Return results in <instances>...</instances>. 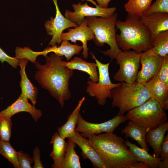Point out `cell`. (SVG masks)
I'll return each mask as SVG.
<instances>
[{"label": "cell", "mask_w": 168, "mask_h": 168, "mask_svg": "<svg viewBox=\"0 0 168 168\" xmlns=\"http://www.w3.org/2000/svg\"><path fill=\"white\" fill-rule=\"evenodd\" d=\"M62 58L55 54L46 57V62L41 65L36 61L34 63L37 69L35 78L39 84L47 90L57 100L61 107L71 96L69 81L73 74V70L63 64Z\"/></svg>", "instance_id": "1"}, {"label": "cell", "mask_w": 168, "mask_h": 168, "mask_svg": "<svg viewBox=\"0 0 168 168\" xmlns=\"http://www.w3.org/2000/svg\"><path fill=\"white\" fill-rule=\"evenodd\" d=\"M88 138L103 161L111 168H149L138 161L125 141L113 132L93 135Z\"/></svg>", "instance_id": "2"}, {"label": "cell", "mask_w": 168, "mask_h": 168, "mask_svg": "<svg viewBox=\"0 0 168 168\" xmlns=\"http://www.w3.org/2000/svg\"><path fill=\"white\" fill-rule=\"evenodd\" d=\"M140 17L128 14L125 21H117L116 27L120 33L116 34V40L122 51L132 49L140 54L151 49L150 32L141 21Z\"/></svg>", "instance_id": "3"}, {"label": "cell", "mask_w": 168, "mask_h": 168, "mask_svg": "<svg viewBox=\"0 0 168 168\" xmlns=\"http://www.w3.org/2000/svg\"><path fill=\"white\" fill-rule=\"evenodd\" d=\"M87 25L92 29L94 37L93 40L98 47H102L108 44L110 49L100 52L112 59L115 58L122 51L117 44L115 35L117 31L116 23L118 14L114 13L107 17L90 16L86 17Z\"/></svg>", "instance_id": "4"}, {"label": "cell", "mask_w": 168, "mask_h": 168, "mask_svg": "<svg viewBox=\"0 0 168 168\" xmlns=\"http://www.w3.org/2000/svg\"><path fill=\"white\" fill-rule=\"evenodd\" d=\"M111 93L112 107L118 108V114L120 115L142 105L151 97L147 87L136 81L131 84L121 82Z\"/></svg>", "instance_id": "5"}, {"label": "cell", "mask_w": 168, "mask_h": 168, "mask_svg": "<svg viewBox=\"0 0 168 168\" xmlns=\"http://www.w3.org/2000/svg\"><path fill=\"white\" fill-rule=\"evenodd\" d=\"M127 119L147 130L155 128L167 122L166 110L154 99L150 97L142 105L128 111Z\"/></svg>", "instance_id": "6"}, {"label": "cell", "mask_w": 168, "mask_h": 168, "mask_svg": "<svg viewBox=\"0 0 168 168\" xmlns=\"http://www.w3.org/2000/svg\"><path fill=\"white\" fill-rule=\"evenodd\" d=\"M91 54L97 65L99 81L97 82H93L91 80L88 81L86 91L91 96L95 97L99 105L103 106L106 104L108 98L112 99V89L120 86L121 82H111L109 73L110 62L106 64L103 63L99 61L93 54L91 53Z\"/></svg>", "instance_id": "7"}, {"label": "cell", "mask_w": 168, "mask_h": 168, "mask_svg": "<svg viewBox=\"0 0 168 168\" xmlns=\"http://www.w3.org/2000/svg\"><path fill=\"white\" fill-rule=\"evenodd\" d=\"M140 54L135 51H121L115 59L119 66L114 76L115 80L120 82L133 83L136 81L140 66Z\"/></svg>", "instance_id": "8"}, {"label": "cell", "mask_w": 168, "mask_h": 168, "mask_svg": "<svg viewBox=\"0 0 168 168\" xmlns=\"http://www.w3.org/2000/svg\"><path fill=\"white\" fill-rule=\"evenodd\" d=\"M89 1L96 6L95 7L89 6L87 2L82 4L81 2L73 4L72 7L74 10L73 12L66 10L65 17L73 22L80 26L85 18L90 16H99L107 17L113 15L116 11V7L104 8L100 7L93 0H82Z\"/></svg>", "instance_id": "9"}, {"label": "cell", "mask_w": 168, "mask_h": 168, "mask_svg": "<svg viewBox=\"0 0 168 168\" xmlns=\"http://www.w3.org/2000/svg\"><path fill=\"white\" fill-rule=\"evenodd\" d=\"M127 120L124 115L118 114L106 122L99 124L93 123L85 120L80 114L75 131L82 136L88 138L92 135L102 133H113L120 124Z\"/></svg>", "instance_id": "10"}, {"label": "cell", "mask_w": 168, "mask_h": 168, "mask_svg": "<svg viewBox=\"0 0 168 168\" xmlns=\"http://www.w3.org/2000/svg\"><path fill=\"white\" fill-rule=\"evenodd\" d=\"M164 57L155 53L151 49L140 54L141 70L138 71L136 81L145 84L158 73Z\"/></svg>", "instance_id": "11"}, {"label": "cell", "mask_w": 168, "mask_h": 168, "mask_svg": "<svg viewBox=\"0 0 168 168\" xmlns=\"http://www.w3.org/2000/svg\"><path fill=\"white\" fill-rule=\"evenodd\" d=\"M55 6L56 14L55 18L50 17V20L46 21L44 26L47 34L52 36L49 45H53L58 44V46L62 42L61 36L63 31L70 27L78 26L64 17L61 13L58 6L57 0H52Z\"/></svg>", "instance_id": "12"}, {"label": "cell", "mask_w": 168, "mask_h": 168, "mask_svg": "<svg viewBox=\"0 0 168 168\" xmlns=\"http://www.w3.org/2000/svg\"><path fill=\"white\" fill-rule=\"evenodd\" d=\"M68 31L62 33L61 36L62 41L63 40H70L75 43L77 41H81L82 44L83 58L86 59L88 57V49L87 42L93 40L94 37V32L91 28L87 24L85 18L82 24L74 29H68Z\"/></svg>", "instance_id": "13"}, {"label": "cell", "mask_w": 168, "mask_h": 168, "mask_svg": "<svg viewBox=\"0 0 168 168\" xmlns=\"http://www.w3.org/2000/svg\"><path fill=\"white\" fill-rule=\"evenodd\" d=\"M68 138L79 146L82 150L81 154L82 157L90 160L94 168H111L103 161L88 139L82 136L75 131Z\"/></svg>", "instance_id": "14"}, {"label": "cell", "mask_w": 168, "mask_h": 168, "mask_svg": "<svg viewBox=\"0 0 168 168\" xmlns=\"http://www.w3.org/2000/svg\"><path fill=\"white\" fill-rule=\"evenodd\" d=\"M22 112L30 113L35 122L42 115V112L40 110L36 109L35 106L28 102V99L20 95L17 100L12 105L0 112V118H11L15 114Z\"/></svg>", "instance_id": "15"}, {"label": "cell", "mask_w": 168, "mask_h": 168, "mask_svg": "<svg viewBox=\"0 0 168 168\" xmlns=\"http://www.w3.org/2000/svg\"><path fill=\"white\" fill-rule=\"evenodd\" d=\"M142 23L150 30L151 42L161 32L168 30V13H155L140 17Z\"/></svg>", "instance_id": "16"}, {"label": "cell", "mask_w": 168, "mask_h": 168, "mask_svg": "<svg viewBox=\"0 0 168 168\" xmlns=\"http://www.w3.org/2000/svg\"><path fill=\"white\" fill-rule=\"evenodd\" d=\"M151 97L156 100L165 110L168 109V86L161 81L157 74L144 85Z\"/></svg>", "instance_id": "17"}, {"label": "cell", "mask_w": 168, "mask_h": 168, "mask_svg": "<svg viewBox=\"0 0 168 168\" xmlns=\"http://www.w3.org/2000/svg\"><path fill=\"white\" fill-rule=\"evenodd\" d=\"M28 61L26 58H21L19 59L18 63V65L21 68L19 72L21 77L20 83L21 89L20 95L26 99L30 100L32 105L35 106L36 104L38 91L37 87L30 81L25 72V68Z\"/></svg>", "instance_id": "18"}, {"label": "cell", "mask_w": 168, "mask_h": 168, "mask_svg": "<svg viewBox=\"0 0 168 168\" xmlns=\"http://www.w3.org/2000/svg\"><path fill=\"white\" fill-rule=\"evenodd\" d=\"M61 43L58 47L56 44L48 47L43 51L37 52V54L38 56L43 55L46 57L48 53L54 52L61 57L64 56L68 61L75 54H79L83 49L82 45L72 44L67 40H63Z\"/></svg>", "instance_id": "19"}, {"label": "cell", "mask_w": 168, "mask_h": 168, "mask_svg": "<svg viewBox=\"0 0 168 168\" xmlns=\"http://www.w3.org/2000/svg\"><path fill=\"white\" fill-rule=\"evenodd\" d=\"M63 64L71 70H77L87 73L91 80L94 82L99 81L97 67L96 63L88 62L78 57H75L70 61H63Z\"/></svg>", "instance_id": "20"}, {"label": "cell", "mask_w": 168, "mask_h": 168, "mask_svg": "<svg viewBox=\"0 0 168 168\" xmlns=\"http://www.w3.org/2000/svg\"><path fill=\"white\" fill-rule=\"evenodd\" d=\"M168 130L167 121L155 128L149 129L147 133L146 142L153 149L154 154L156 157L160 156L161 146Z\"/></svg>", "instance_id": "21"}, {"label": "cell", "mask_w": 168, "mask_h": 168, "mask_svg": "<svg viewBox=\"0 0 168 168\" xmlns=\"http://www.w3.org/2000/svg\"><path fill=\"white\" fill-rule=\"evenodd\" d=\"M65 139L61 137L57 132L52 137L50 143L53 145V150L49 155L54 160L53 168H61L66 149L67 142Z\"/></svg>", "instance_id": "22"}, {"label": "cell", "mask_w": 168, "mask_h": 168, "mask_svg": "<svg viewBox=\"0 0 168 168\" xmlns=\"http://www.w3.org/2000/svg\"><path fill=\"white\" fill-rule=\"evenodd\" d=\"M147 130L145 128L130 121L121 131L126 137H129L136 141L141 147L148 152L149 148L146 141Z\"/></svg>", "instance_id": "23"}, {"label": "cell", "mask_w": 168, "mask_h": 168, "mask_svg": "<svg viewBox=\"0 0 168 168\" xmlns=\"http://www.w3.org/2000/svg\"><path fill=\"white\" fill-rule=\"evenodd\" d=\"M129 149L138 162L143 163L149 168H157L161 161L160 157L153 156L148 152L139 147L128 140L125 141Z\"/></svg>", "instance_id": "24"}, {"label": "cell", "mask_w": 168, "mask_h": 168, "mask_svg": "<svg viewBox=\"0 0 168 168\" xmlns=\"http://www.w3.org/2000/svg\"><path fill=\"white\" fill-rule=\"evenodd\" d=\"M85 100V97H83L79 100L76 108L68 116L66 123L62 126L58 128L57 133L61 137L64 139L68 138L75 131L80 114V108Z\"/></svg>", "instance_id": "25"}, {"label": "cell", "mask_w": 168, "mask_h": 168, "mask_svg": "<svg viewBox=\"0 0 168 168\" xmlns=\"http://www.w3.org/2000/svg\"><path fill=\"white\" fill-rule=\"evenodd\" d=\"M68 138L66 153L61 168H81L79 157L75 150L77 145L71 139Z\"/></svg>", "instance_id": "26"}, {"label": "cell", "mask_w": 168, "mask_h": 168, "mask_svg": "<svg viewBox=\"0 0 168 168\" xmlns=\"http://www.w3.org/2000/svg\"><path fill=\"white\" fill-rule=\"evenodd\" d=\"M152 0H129L124 5L125 11L128 14L139 17L150 7Z\"/></svg>", "instance_id": "27"}, {"label": "cell", "mask_w": 168, "mask_h": 168, "mask_svg": "<svg viewBox=\"0 0 168 168\" xmlns=\"http://www.w3.org/2000/svg\"><path fill=\"white\" fill-rule=\"evenodd\" d=\"M151 49L163 57L168 55V30L158 34L151 42Z\"/></svg>", "instance_id": "28"}, {"label": "cell", "mask_w": 168, "mask_h": 168, "mask_svg": "<svg viewBox=\"0 0 168 168\" xmlns=\"http://www.w3.org/2000/svg\"><path fill=\"white\" fill-rule=\"evenodd\" d=\"M0 154L12 163L15 168H20L17 152L10 144L9 142L0 140Z\"/></svg>", "instance_id": "29"}, {"label": "cell", "mask_w": 168, "mask_h": 168, "mask_svg": "<svg viewBox=\"0 0 168 168\" xmlns=\"http://www.w3.org/2000/svg\"><path fill=\"white\" fill-rule=\"evenodd\" d=\"M11 118H0V138L2 141L9 142L12 124Z\"/></svg>", "instance_id": "30"}, {"label": "cell", "mask_w": 168, "mask_h": 168, "mask_svg": "<svg viewBox=\"0 0 168 168\" xmlns=\"http://www.w3.org/2000/svg\"><path fill=\"white\" fill-rule=\"evenodd\" d=\"M168 13V0H156L143 13L147 16L155 13Z\"/></svg>", "instance_id": "31"}, {"label": "cell", "mask_w": 168, "mask_h": 168, "mask_svg": "<svg viewBox=\"0 0 168 168\" xmlns=\"http://www.w3.org/2000/svg\"><path fill=\"white\" fill-rule=\"evenodd\" d=\"M161 161L159 168H168V134L165 137L162 142L160 150V156Z\"/></svg>", "instance_id": "32"}, {"label": "cell", "mask_w": 168, "mask_h": 168, "mask_svg": "<svg viewBox=\"0 0 168 168\" xmlns=\"http://www.w3.org/2000/svg\"><path fill=\"white\" fill-rule=\"evenodd\" d=\"M157 75L161 81L168 86V55L164 57Z\"/></svg>", "instance_id": "33"}, {"label": "cell", "mask_w": 168, "mask_h": 168, "mask_svg": "<svg viewBox=\"0 0 168 168\" xmlns=\"http://www.w3.org/2000/svg\"><path fill=\"white\" fill-rule=\"evenodd\" d=\"M17 153L20 168H32L31 164L33 162V159L22 151L17 152Z\"/></svg>", "instance_id": "34"}, {"label": "cell", "mask_w": 168, "mask_h": 168, "mask_svg": "<svg viewBox=\"0 0 168 168\" xmlns=\"http://www.w3.org/2000/svg\"><path fill=\"white\" fill-rule=\"evenodd\" d=\"M19 60V59L16 57H11L8 55L0 47V61L2 63L6 62L13 68H16L18 65Z\"/></svg>", "instance_id": "35"}, {"label": "cell", "mask_w": 168, "mask_h": 168, "mask_svg": "<svg viewBox=\"0 0 168 168\" xmlns=\"http://www.w3.org/2000/svg\"><path fill=\"white\" fill-rule=\"evenodd\" d=\"M40 153L39 148L36 147L33 152V160L34 162V165L33 166L34 168H44L40 160Z\"/></svg>", "instance_id": "36"}, {"label": "cell", "mask_w": 168, "mask_h": 168, "mask_svg": "<svg viewBox=\"0 0 168 168\" xmlns=\"http://www.w3.org/2000/svg\"><path fill=\"white\" fill-rule=\"evenodd\" d=\"M96 0L98 5L100 7L106 8L108 7V6L111 0Z\"/></svg>", "instance_id": "37"}]
</instances>
